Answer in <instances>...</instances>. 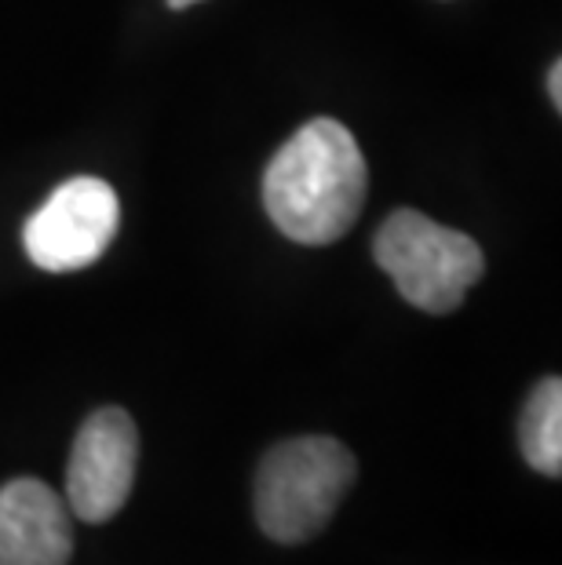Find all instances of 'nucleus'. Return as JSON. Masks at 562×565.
<instances>
[{"label": "nucleus", "instance_id": "obj_1", "mask_svg": "<svg viewBox=\"0 0 562 565\" xmlns=\"http://www.w3.org/2000/svg\"><path fill=\"white\" fill-rule=\"evenodd\" d=\"M369 168L362 150L332 117H315L274 153L263 175L271 223L300 245H332L362 215Z\"/></svg>", "mask_w": 562, "mask_h": 565}, {"label": "nucleus", "instance_id": "obj_2", "mask_svg": "<svg viewBox=\"0 0 562 565\" xmlns=\"http://www.w3.org/2000/svg\"><path fill=\"white\" fill-rule=\"evenodd\" d=\"M358 463L337 438L304 435L278 441L256 471V522L274 544L315 540L351 492Z\"/></svg>", "mask_w": 562, "mask_h": 565}, {"label": "nucleus", "instance_id": "obj_3", "mask_svg": "<svg viewBox=\"0 0 562 565\" xmlns=\"http://www.w3.org/2000/svg\"><path fill=\"white\" fill-rule=\"evenodd\" d=\"M373 259L405 303L424 315H449L483 278L486 256L468 234L449 231L424 212L399 209L377 231Z\"/></svg>", "mask_w": 562, "mask_h": 565}, {"label": "nucleus", "instance_id": "obj_4", "mask_svg": "<svg viewBox=\"0 0 562 565\" xmlns=\"http://www.w3.org/2000/svg\"><path fill=\"white\" fill-rule=\"evenodd\" d=\"M121 204L110 183L95 175L66 179L22 226V245L33 267L70 274L85 270L117 237Z\"/></svg>", "mask_w": 562, "mask_h": 565}, {"label": "nucleus", "instance_id": "obj_5", "mask_svg": "<svg viewBox=\"0 0 562 565\" xmlns=\"http://www.w3.org/2000/svg\"><path fill=\"white\" fill-rule=\"evenodd\" d=\"M139 430L125 408L106 405L81 424L66 467V508L88 525L110 522L136 486Z\"/></svg>", "mask_w": 562, "mask_h": 565}, {"label": "nucleus", "instance_id": "obj_6", "mask_svg": "<svg viewBox=\"0 0 562 565\" xmlns=\"http://www.w3.org/2000/svg\"><path fill=\"white\" fill-rule=\"evenodd\" d=\"M74 514L41 478L0 489V565H70Z\"/></svg>", "mask_w": 562, "mask_h": 565}, {"label": "nucleus", "instance_id": "obj_7", "mask_svg": "<svg viewBox=\"0 0 562 565\" xmlns=\"http://www.w3.org/2000/svg\"><path fill=\"white\" fill-rule=\"evenodd\" d=\"M519 445L537 475H562V380L544 376L530 391L519 419Z\"/></svg>", "mask_w": 562, "mask_h": 565}, {"label": "nucleus", "instance_id": "obj_8", "mask_svg": "<svg viewBox=\"0 0 562 565\" xmlns=\"http://www.w3.org/2000/svg\"><path fill=\"white\" fill-rule=\"evenodd\" d=\"M548 95H552L555 110H562V58H555L552 70H548Z\"/></svg>", "mask_w": 562, "mask_h": 565}, {"label": "nucleus", "instance_id": "obj_9", "mask_svg": "<svg viewBox=\"0 0 562 565\" xmlns=\"http://www.w3.org/2000/svg\"><path fill=\"white\" fill-rule=\"evenodd\" d=\"M172 11H183V8H190V4H201V0H165Z\"/></svg>", "mask_w": 562, "mask_h": 565}]
</instances>
